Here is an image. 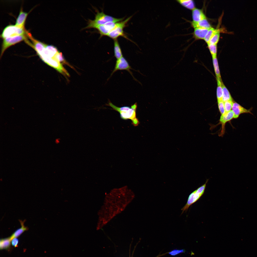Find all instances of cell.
<instances>
[{
  "label": "cell",
  "instance_id": "cell-1",
  "mask_svg": "<svg viewBox=\"0 0 257 257\" xmlns=\"http://www.w3.org/2000/svg\"><path fill=\"white\" fill-rule=\"evenodd\" d=\"M106 105L111 107L113 109L118 112L120 114V117L122 119L125 120H131L132 124L134 126H137L139 124V122L136 116L137 106V103L132 105L131 107L124 106L119 107L114 105L109 100Z\"/></svg>",
  "mask_w": 257,
  "mask_h": 257
},
{
  "label": "cell",
  "instance_id": "cell-2",
  "mask_svg": "<svg viewBox=\"0 0 257 257\" xmlns=\"http://www.w3.org/2000/svg\"><path fill=\"white\" fill-rule=\"evenodd\" d=\"M124 18H117L106 15L103 11L99 12L97 11L95 19L93 20H89L88 25L85 29L92 28H96L98 26L110 22H117L123 20Z\"/></svg>",
  "mask_w": 257,
  "mask_h": 257
},
{
  "label": "cell",
  "instance_id": "cell-3",
  "mask_svg": "<svg viewBox=\"0 0 257 257\" xmlns=\"http://www.w3.org/2000/svg\"><path fill=\"white\" fill-rule=\"evenodd\" d=\"M132 16H130L123 21L116 23L113 28L107 36L114 40L121 36L129 40L124 34V29Z\"/></svg>",
  "mask_w": 257,
  "mask_h": 257
},
{
  "label": "cell",
  "instance_id": "cell-4",
  "mask_svg": "<svg viewBox=\"0 0 257 257\" xmlns=\"http://www.w3.org/2000/svg\"><path fill=\"white\" fill-rule=\"evenodd\" d=\"M208 179L207 180L205 183L198 188L189 195L186 203L181 209L182 212L181 214L184 211H187L192 205L198 201L204 193L206 184Z\"/></svg>",
  "mask_w": 257,
  "mask_h": 257
},
{
  "label": "cell",
  "instance_id": "cell-5",
  "mask_svg": "<svg viewBox=\"0 0 257 257\" xmlns=\"http://www.w3.org/2000/svg\"><path fill=\"white\" fill-rule=\"evenodd\" d=\"M26 32L24 28H19L15 25H9L4 29L1 36L4 39L6 38L24 35Z\"/></svg>",
  "mask_w": 257,
  "mask_h": 257
},
{
  "label": "cell",
  "instance_id": "cell-6",
  "mask_svg": "<svg viewBox=\"0 0 257 257\" xmlns=\"http://www.w3.org/2000/svg\"><path fill=\"white\" fill-rule=\"evenodd\" d=\"M131 69L135 70L131 68L127 60L123 56L117 60L114 68L108 79H109L117 71L125 70L128 71L134 80L138 82L139 83L142 85L141 83L139 82V81L134 77L132 73L130 70Z\"/></svg>",
  "mask_w": 257,
  "mask_h": 257
},
{
  "label": "cell",
  "instance_id": "cell-7",
  "mask_svg": "<svg viewBox=\"0 0 257 257\" xmlns=\"http://www.w3.org/2000/svg\"><path fill=\"white\" fill-rule=\"evenodd\" d=\"M26 40V37L24 35L4 39L2 45L0 58L5 50L9 47L23 40Z\"/></svg>",
  "mask_w": 257,
  "mask_h": 257
},
{
  "label": "cell",
  "instance_id": "cell-8",
  "mask_svg": "<svg viewBox=\"0 0 257 257\" xmlns=\"http://www.w3.org/2000/svg\"><path fill=\"white\" fill-rule=\"evenodd\" d=\"M113 22H110L100 25L96 29L100 34L101 36H107L114 27L116 23Z\"/></svg>",
  "mask_w": 257,
  "mask_h": 257
},
{
  "label": "cell",
  "instance_id": "cell-9",
  "mask_svg": "<svg viewBox=\"0 0 257 257\" xmlns=\"http://www.w3.org/2000/svg\"><path fill=\"white\" fill-rule=\"evenodd\" d=\"M26 34L33 42V45L31 46L35 50L38 55H39L42 51L47 45L35 39L32 36L30 33L27 31Z\"/></svg>",
  "mask_w": 257,
  "mask_h": 257
},
{
  "label": "cell",
  "instance_id": "cell-10",
  "mask_svg": "<svg viewBox=\"0 0 257 257\" xmlns=\"http://www.w3.org/2000/svg\"><path fill=\"white\" fill-rule=\"evenodd\" d=\"M232 109L234 114V118H237L242 113H249L252 114L251 111V109H246L236 102H233Z\"/></svg>",
  "mask_w": 257,
  "mask_h": 257
},
{
  "label": "cell",
  "instance_id": "cell-11",
  "mask_svg": "<svg viewBox=\"0 0 257 257\" xmlns=\"http://www.w3.org/2000/svg\"><path fill=\"white\" fill-rule=\"evenodd\" d=\"M192 16L193 21L194 22H197L206 19L202 10L195 8L192 10Z\"/></svg>",
  "mask_w": 257,
  "mask_h": 257
},
{
  "label": "cell",
  "instance_id": "cell-12",
  "mask_svg": "<svg viewBox=\"0 0 257 257\" xmlns=\"http://www.w3.org/2000/svg\"><path fill=\"white\" fill-rule=\"evenodd\" d=\"M28 13L21 10L16 22L15 25L20 28H24L25 22Z\"/></svg>",
  "mask_w": 257,
  "mask_h": 257
},
{
  "label": "cell",
  "instance_id": "cell-13",
  "mask_svg": "<svg viewBox=\"0 0 257 257\" xmlns=\"http://www.w3.org/2000/svg\"><path fill=\"white\" fill-rule=\"evenodd\" d=\"M191 25L194 29L203 28L209 29L212 27L206 19L197 22L192 21Z\"/></svg>",
  "mask_w": 257,
  "mask_h": 257
},
{
  "label": "cell",
  "instance_id": "cell-14",
  "mask_svg": "<svg viewBox=\"0 0 257 257\" xmlns=\"http://www.w3.org/2000/svg\"><path fill=\"white\" fill-rule=\"evenodd\" d=\"M19 221L21 227L16 230L9 237L11 241L13 238L18 237L24 232L28 230L27 227H25L24 225L25 220L23 221L20 220Z\"/></svg>",
  "mask_w": 257,
  "mask_h": 257
},
{
  "label": "cell",
  "instance_id": "cell-15",
  "mask_svg": "<svg viewBox=\"0 0 257 257\" xmlns=\"http://www.w3.org/2000/svg\"><path fill=\"white\" fill-rule=\"evenodd\" d=\"M209 29L203 28L194 29V35L196 38L204 39Z\"/></svg>",
  "mask_w": 257,
  "mask_h": 257
},
{
  "label": "cell",
  "instance_id": "cell-16",
  "mask_svg": "<svg viewBox=\"0 0 257 257\" xmlns=\"http://www.w3.org/2000/svg\"><path fill=\"white\" fill-rule=\"evenodd\" d=\"M234 114L232 110L225 112L224 114H221L220 119V122L223 126L226 122L234 118Z\"/></svg>",
  "mask_w": 257,
  "mask_h": 257
},
{
  "label": "cell",
  "instance_id": "cell-17",
  "mask_svg": "<svg viewBox=\"0 0 257 257\" xmlns=\"http://www.w3.org/2000/svg\"><path fill=\"white\" fill-rule=\"evenodd\" d=\"M114 56L117 59L123 56L121 49L117 39L114 40Z\"/></svg>",
  "mask_w": 257,
  "mask_h": 257
},
{
  "label": "cell",
  "instance_id": "cell-18",
  "mask_svg": "<svg viewBox=\"0 0 257 257\" xmlns=\"http://www.w3.org/2000/svg\"><path fill=\"white\" fill-rule=\"evenodd\" d=\"M177 1L181 5L189 9L193 10L195 8L193 0H178Z\"/></svg>",
  "mask_w": 257,
  "mask_h": 257
},
{
  "label": "cell",
  "instance_id": "cell-19",
  "mask_svg": "<svg viewBox=\"0 0 257 257\" xmlns=\"http://www.w3.org/2000/svg\"><path fill=\"white\" fill-rule=\"evenodd\" d=\"M217 101H222V82L221 79H217Z\"/></svg>",
  "mask_w": 257,
  "mask_h": 257
},
{
  "label": "cell",
  "instance_id": "cell-20",
  "mask_svg": "<svg viewBox=\"0 0 257 257\" xmlns=\"http://www.w3.org/2000/svg\"><path fill=\"white\" fill-rule=\"evenodd\" d=\"M11 241L9 237L1 239L0 241V249H9L11 245Z\"/></svg>",
  "mask_w": 257,
  "mask_h": 257
},
{
  "label": "cell",
  "instance_id": "cell-21",
  "mask_svg": "<svg viewBox=\"0 0 257 257\" xmlns=\"http://www.w3.org/2000/svg\"><path fill=\"white\" fill-rule=\"evenodd\" d=\"M213 61L216 79H221L217 56L212 57Z\"/></svg>",
  "mask_w": 257,
  "mask_h": 257
},
{
  "label": "cell",
  "instance_id": "cell-22",
  "mask_svg": "<svg viewBox=\"0 0 257 257\" xmlns=\"http://www.w3.org/2000/svg\"><path fill=\"white\" fill-rule=\"evenodd\" d=\"M222 87L223 101L224 102L232 100V98L229 92L223 83L222 84Z\"/></svg>",
  "mask_w": 257,
  "mask_h": 257
},
{
  "label": "cell",
  "instance_id": "cell-23",
  "mask_svg": "<svg viewBox=\"0 0 257 257\" xmlns=\"http://www.w3.org/2000/svg\"><path fill=\"white\" fill-rule=\"evenodd\" d=\"M219 31H220L219 30L211 28L209 30L204 40L207 43L213 35Z\"/></svg>",
  "mask_w": 257,
  "mask_h": 257
},
{
  "label": "cell",
  "instance_id": "cell-24",
  "mask_svg": "<svg viewBox=\"0 0 257 257\" xmlns=\"http://www.w3.org/2000/svg\"><path fill=\"white\" fill-rule=\"evenodd\" d=\"M220 35V31H219L213 35L210 39L207 44H217L219 41Z\"/></svg>",
  "mask_w": 257,
  "mask_h": 257
},
{
  "label": "cell",
  "instance_id": "cell-25",
  "mask_svg": "<svg viewBox=\"0 0 257 257\" xmlns=\"http://www.w3.org/2000/svg\"><path fill=\"white\" fill-rule=\"evenodd\" d=\"M208 45L212 57L217 56V44H208Z\"/></svg>",
  "mask_w": 257,
  "mask_h": 257
},
{
  "label": "cell",
  "instance_id": "cell-26",
  "mask_svg": "<svg viewBox=\"0 0 257 257\" xmlns=\"http://www.w3.org/2000/svg\"><path fill=\"white\" fill-rule=\"evenodd\" d=\"M233 103L232 100L227 101L224 102L225 112H229L231 110Z\"/></svg>",
  "mask_w": 257,
  "mask_h": 257
},
{
  "label": "cell",
  "instance_id": "cell-27",
  "mask_svg": "<svg viewBox=\"0 0 257 257\" xmlns=\"http://www.w3.org/2000/svg\"><path fill=\"white\" fill-rule=\"evenodd\" d=\"M218 107L220 112L221 114L225 113L224 109V102L223 101H217Z\"/></svg>",
  "mask_w": 257,
  "mask_h": 257
},
{
  "label": "cell",
  "instance_id": "cell-28",
  "mask_svg": "<svg viewBox=\"0 0 257 257\" xmlns=\"http://www.w3.org/2000/svg\"><path fill=\"white\" fill-rule=\"evenodd\" d=\"M185 250L184 249L181 250H174L168 252L170 255L172 256H175L179 254L184 253Z\"/></svg>",
  "mask_w": 257,
  "mask_h": 257
},
{
  "label": "cell",
  "instance_id": "cell-29",
  "mask_svg": "<svg viewBox=\"0 0 257 257\" xmlns=\"http://www.w3.org/2000/svg\"><path fill=\"white\" fill-rule=\"evenodd\" d=\"M19 243V240L17 238H13L11 241V244L12 245L15 247H17Z\"/></svg>",
  "mask_w": 257,
  "mask_h": 257
},
{
  "label": "cell",
  "instance_id": "cell-30",
  "mask_svg": "<svg viewBox=\"0 0 257 257\" xmlns=\"http://www.w3.org/2000/svg\"><path fill=\"white\" fill-rule=\"evenodd\" d=\"M167 253H165L163 254L159 255H158L157 256V257H160V256H162L163 255H165V254H166Z\"/></svg>",
  "mask_w": 257,
  "mask_h": 257
}]
</instances>
